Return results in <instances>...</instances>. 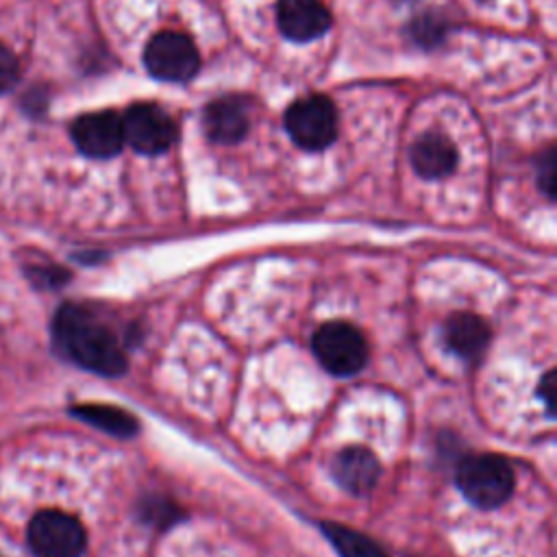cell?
<instances>
[{
	"label": "cell",
	"instance_id": "obj_8",
	"mask_svg": "<svg viewBox=\"0 0 557 557\" xmlns=\"http://www.w3.org/2000/svg\"><path fill=\"white\" fill-rule=\"evenodd\" d=\"M70 135L74 146L91 159H109L115 157L124 146L122 117L115 111H94L78 115Z\"/></svg>",
	"mask_w": 557,
	"mask_h": 557
},
{
	"label": "cell",
	"instance_id": "obj_10",
	"mask_svg": "<svg viewBox=\"0 0 557 557\" xmlns=\"http://www.w3.org/2000/svg\"><path fill=\"white\" fill-rule=\"evenodd\" d=\"M202 126L211 141L237 144L248 135L250 113L242 96H222L202 111Z\"/></svg>",
	"mask_w": 557,
	"mask_h": 557
},
{
	"label": "cell",
	"instance_id": "obj_13",
	"mask_svg": "<svg viewBox=\"0 0 557 557\" xmlns=\"http://www.w3.org/2000/svg\"><path fill=\"white\" fill-rule=\"evenodd\" d=\"M446 344L468 361L479 359L490 344V329L474 313H453L446 322Z\"/></svg>",
	"mask_w": 557,
	"mask_h": 557
},
{
	"label": "cell",
	"instance_id": "obj_4",
	"mask_svg": "<svg viewBox=\"0 0 557 557\" xmlns=\"http://www.w3.org/2000/svg\"><path fill=\"white\" fill-rule=\"evenodd\" d=\"M285 128L305 150H322L337 137V109L320 94L298 98L285 111Z\"/></svg>",
	"mask_w": 557,
	"mask_h": 557
},
{
	"label": "cell",
	"instance_id": "obj_2",
	"mask_svg": "<svg viewBox=\"0 0 557 557\" xmlns=\"http://www.w3.org/2000/svg\"><path fill=\"white\" fill-rule=\"evenodd\" d=\"M457 485L472 505L494 509L511 496L516 476L511 463L503 455L481 453L459 461Z\"/></svg>",
	"mask_w": 557,
	"mask_h": 557
},
{
	"label": "cell",
	"instance_id": "obj_7",
	"mask_svg": "<svg viewBox=\"0 0 557 557\" xmlns=\"http://www.w3.org/2000/svg\"><path fill=\"white\" fill-rule=\"evenodd\" d=\"M124 144L141 154H161L176 139L172 115L152 102H135L122 115Z\"/></svg>",
	"mask_w": 557,
	"mask_h": 557
},
{
	"label": "cell",
	"instance_id": "obj_15",
	"mask_svg": "<svg viewBox=\"0 0 557 557\" xmlns=\"http://www.w3.org/2000/svg\"><path fill=\"white\" fill-rule=\"evenodd\" d=\"M322 531L339 557H389L379 542L357 529L337 522H322Z\"/></svg>",
	"mask_w": 557,
	"mask_h": 557
},
{
	"label": "cell",
	"instance_id": "obj_1",
	"mask_svg": "<svg viewBox=\"0 0 557 557\" xmlns=\"http://www.w3.org/2000/svg\"><path fill=\"white\" fill-rule=\"evenodd\" d=\"M59 350L85 370L102 376L126 372V355L117 335L81 305H63L52 322Z\"/></svg>",
	"mask_w": 557,
	"mask_h": 557
},
{
	"label": "cell",
	"instance_id": "obj_3",
	"mask_svg": "<svg viewBox=\"0 0 557 557\" xmlns=\"http://www.w3.org/2000/svg\"><path fill=\"white\" fill-rule=\"evenodd\" d=\"M311 348L318 361L335 376H352L368 359L366 337L350 322H326L313 337Z\"/></svg>",
	"mask_w": 557,
	"mask_h": 557
},
{
	"label": "cell",
	"instance_id": "obj_21",
	"mask_svg": "<svg viewBox=\"0 0 557 557\" xmlns=\"http://www.w3.org/2000/svg\"><path fill=\"white\" fill-rule=\"evenodd\" d=\"M555 392H557V376H555V370H548V372L542 376L540 385H537V394H540V398H542L544 409H546L548 416H553Z\"/></svg>",
	"mask_w": 557,
	"mask_h": 557
},
{
	"label": "cell",
	"instance_id": "obj_19",
	"mask_svg": "<svg viewBox=\"0 0 557 557\" xmlns=\"http://www.w3.org/2000/svg\"><path fill=\"white\" fill-rule=\"evenodd\" d=\"M20 76H22L20 59L9 46L0 44V96L11 91L20 83Z\"/></svg>",
	"mask_w": 557,
	"mask_h": 557
},
{
	"label": "cell",
	"instance_id": "obj_9",
	"mask_svg": "<svg viewBox=\"0 0 557 557\" xmlns=\"http://www.w3.org/2000/svg\"><path fill=\"white\" fill-rule=\"evenodd\" d=\"M276 26L292 41H311L331 26V13L320 0H278Z\"/></svg>",
	"mask_w": 557,
	"mask_h": 557
},
{
	"label": "cell",
	"instance_id": "obj_5",
	"mask_svg": "<svg viewBox=\"0 0 557 557\" xmlns=\"http://www.w3.org/2000/svg\"><path fill=\"white\" fill-rule=\"evenodd\" d=\"M35 557H81L87 535L78 518L59 509L39 511L26 531Z\"/></svg>",
	"mask_w": 557,
	"mask_h": 557
},
{
	"label": "cell",
	"instance_id": "obj_16",
	"mask_svg": "<svg viewBox=\"0 0 557 557\" xmlns=\"http://www.w3.org/2000/svg\"><path fill=\"white\" fill-rule=\"evenodd\" d=\"M139 516H141L150 527H154V529H168V527H172L174 522H178L183 513H181V509H178L172 500H168V498H163V496H150V498H146V500L141 503Z\"/></svg>",
	"mask_w": 557,
	"mask_h": 557
},
{
	"label": "cell",
	"instance_id": "obj_12",
	"mask_svg": "<svg viewBox=\"0 0 557 557\" xmlns=\"http://www.w3.org/2000/svg\"><path fill=\"white\" fill-rule=\"evenodd\" d=\"M409 157H411L413 170L429 181L448 176L457 165V150L453 141L437 131L422 133L413 141Z\"/></svg>",
	"mask_w": 557,
	"mask_h": 557
},
{
	"label": "cell",
	"instance_id": "obj_20",
	"mask_svg": "<svg viewBox=\"0 0 557 557\" xmlns=\"http://www.w3.org/2000/svg\"><path fill=\"white\" fill-rule=\"evenodd\" d=\"M28 274H30V278H35L39 285H48V287L61 285L63 281L70 278V274H67L63 268H57V265H30V268H28Z\"/></svg>",
	"mask_w": 557,
	"mask_h": 557
},
{
	"label": "cell",
	"instance_id": "obj_11",
	"mask_svg": "<svg viewBox=\"0 0 557 557\" xmlns=\"http://www.w3.org/2000/svg\"><path fill=\"white\" fill-rule=\"evenodd\" d=\"M331 474L346 492L363 496L376 485L381 476V463L368 448L346 446L333 457Z\"/></svg>",
	"mask_w": 557,
	"mask_h": 557
},
{
	"label": "cell",
	"instance_id": "obj_17",
	"mask_svg": "<svg viewBox=\"0 0 557 557\" xmlns=\"http://www.w3.org/2000/svg\"><path fill=\"white\" fill-rule=\"evenodd\" d=\"M411 35L420 46H426V48L437 46L446 35V22H444V17L435 15L433 11L422 13L413 20Z\"/></svg>",
	"mask_w": 557,
	"mask_h": 557
},
{
	"label": "cell",
	"instance_id": "obj_18",
	"mask_svg": "<svg viewBox=\"0 0 557 557\" xmlns=\"http://www.w3.org/2000/svg\"><path fill=\"white\" fill-rule=\"evenodd\" d=\"M535 165H537V185L553 200L555 198V174H557L555 148L548 146L544 152H540L535 159Z\"/></svg>",
	"mask_w": 557,
	"mask_h": 557
},
{
	"label": "cell",
	"instance_id": "obj_6",
	"mask_svg": "<svg viewBox=\"0 0 557 557\" xmlns=\"http://www.w3.org/2000/svg\"><path fill=\"white\" fill-rule=\"evenodd\" d=\"M144 65L159 81L187 83L200 67V54L187 35L161 30L146 44Z\"/></svg>",
	"mask_w": 557,
	"mask_h": 557
},
{
	"label": "cell",
	"instance_id": "obj_14",
	"mask_svg": "<svg viewBox=\"0 0 557 557\" xmlns=\"http://www.w3.org/2000/svg\"><path fill=\"white\" fill-rule=\"evenodd\" d=\"M70 411L78 420L89 422L91 426L107 431L115 437H133L139 429L137 418L133 413L113 405H76Z\"/></svg>",
	"mask_w": 557,
	"mask_h": 557
}]
</instances>
